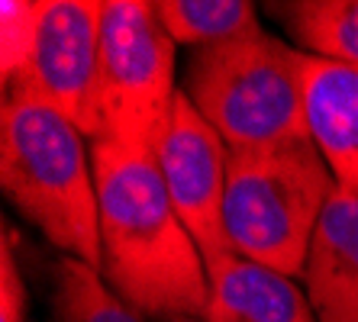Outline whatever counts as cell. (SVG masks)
<instances>
[{
    "instance_id": "1",
    "label": "cell",
    "mask_w": 358,
    "mask_h": 322,
    "mask_svg": "<svg viewBox=\"0 0 358 322\" xmlns=\"http://www.w3.org/2000/svg\"><path fill=\"white\" fill-rule=\"evenodd\" d=\"M103 281L145 319H203L207 261L178 216L152 152L91 142Z\"/></svg>"
},
{
    "instance_id": "2",
    "label": "cell",
    "mask_w": 358,
    "mask_h": 322,
    "mask_svg": "<svg viewBox=\"0 0 358 322\" xmlns=\"http://www.w3.org/2000/svg\"><path fill=\"white\" fill-rule=\"evenodd\" d=\"M87 136L36 94L10 87L0 110L3 193L62 255L103 268Z\"/></svg>"
},
{
    "instance_id": "3",
    "label": "cell",
    "mask_w": 358,
    "mask_h": 322,
    "mask_svg": "<svg viewBox=\"0 0 358 322\" xmlns=\"http://www.w3.org/2000/svg\"><path fill=\"white\" fill-rule=\"evenodd\" d=\"M307 55L265 33L194 49L184 87L229 152L268 149L307 136Z\"/></svg>"
},
{
    "instance_id": "4",
    "label": "cell",
    "mask_w": 358,
    "mask_h": 322,
    "mask_svg": "<svg viewBox=\"0 0 358 322\" xmlns=\"http://www.w3.org/2000/svg\"><path fill=\"white\" fill-rule=\"evenodd\" d=\"M339 187L310 136L233 152L223 226L236 255L300 277L326 203Z\"/></svg>"
},
{
    "instance_id": "5",
    "label": "cell",
    "mask_w": 358,
    "mask_h": 322,
    "mask_svg": "<svg viewBox=\"0 0 358 322\" xmlns=\"http://www.w3.org/2000/svg\"><path fill=\"white\" fill-rule=\"evenodd\" d=\"M175 42L155 3L103 0L100 10V139L159 149L175 110Z\"/></svg>"
},
{
    "instance_id": "6",
    "label": "cell",
    "mask_w": 358,
    "mask_h": 322,
    "mask_svg": "<svg viewBox=\"0 0 358 322\" xmlns=\"http://www.w3.org/2000/svg\"><path fill=\"white\" fill-rule=\"evenodd\" d=\"M100 10L103 0H45L33 65L13 84L68 116L91 142L100 139Z\"/></svg>"
},
{
    "instance_id": "7",
    "label": "cell",
    "mask_w": 358,
    "mask_h": 322,
    "mask_svg": "<svg viewBox=\"0 0 358 322\" xmlns=\"http://www.w3.org/2000/svg\"><path fill=\"white\" fill-rule=\"evenodd\" d=\"M229 155L233 152L220 139L217 129L200 116L187 94L178 91L171 119L155 149V161H159L168 197L197 242L203 261L233 251L223 226Z\"/></svg>"
},
{
    "instance_id": "8",
    "label": "cell",
    "mask_w": 358,
    "mask_h": 322,
    "mask_svg": "<svg viewBox=\"0 0 358 322\" xmlns=\"http://www.w3.org/2000/svg\"><path fill=\"white\" fill-rule=\"evenodd\" d=\"M300 277L320 322H358V193L333 190Z\"/></svg>"
},
{
    "instance_id": "9",
    "label": "cell",
    "mask_w": 358,
    "mask_h": 322,
    "mask_svg": "<svg viewBox=\"0 0 358 322\" xmlns=\"http://www.w3.org/2000/svg\"><path fill=\"white\" fill-rule=\"evenodd\" d=\"M210 303L203 322H320L307 290L291 274L236 251L207 261Z\"/></svg>"
},
{
    "instance_id": "10",
    "label": "cell",
    "mask_w": 358,
    "mask_h": 322,
    "mask_svg": "<svg viewBox=\"0 0 358 322\" xmlns=\"http://www.w3.org/2000/svg\"><path fill=\"white\" fill-rule=\"evenodd\" d=\"M307 136L336 184L358 193V68L307 55Z\"/></svg>"
},
{
    "instance_id": "11",
    "label": "cell",
    "mask_w": 358,
    "mask_h": 322,
    "mask_svg": "<svg viewBox=\"0 0 358 322\" xmlns=\"http://www.w3.org/2000/svg\"><path fill=\"white\" fill-rule=\"evenodd\" d=\"M268 10L303 55L358 68V0H281Z\"/></svg>"
},
{
    "instance_id": "12",
    "label": "cell",
    "mask_w": 358,
    "mask_h": 322,
    "mask_svg": "<svg viewBox=\"0 0 358 322\" xmlns=\"http://www.w3.org/2000/svg\"><path fill=\"white\" fill-rule=\"evenodd\" d=\"M155 13L171 42L191 45V52L262 29L249 0H155Z\"/></svg>"
},
{
    "instance_id": "13",
    "label": "cell",
    "mask_w": 358,
    "mask_h": 322,
    "mask_svg": "<svg viewBox=\"0 0 358 322\" xmlns=\"http://www.w3.org/2000/svg\"><path fill=\"white\" fill-rule=\"evenodd\" d=\"M52 322H145L97 268L62 255L52 287Z\"/></svg>"
},
{
    "instance_id": "14",
    "label": "cell",
    "mask_w": 358,
    "mask_h": 322,
    "mask_svg": "<svg viewBox=\"0 0 358 322\" xmlns=\"http://www.w3.org/2000/svg\"><path fill=\"white\" fill-rule=\"evenodd\" d=\"M45 0H3L0 3V75L3 87L23 81L36 55Z\"/></svg>"
},
{
    "instance_id": "15",
    "label": "cell",
    "mask_w": 358,
    "mask_h": 322,
    "mask_svg": "<svg viewBox=\"0 0 358 322\" xmlns=\"http://www.w3.org/2000/svg\"><path fill=\"white\" fill-rule=\"evenodd\" d=\"M0 322H26V284L13 255L10 223H3V242H0Z\"/></svg>"
},
{
    "instance_id": "16",
    "label": "cell",
    "mask_w": 358,
    "mask_h": 322,
    "mask_svg": "<svg viewBox=\"0 0 358 322\" xmlns=\"http://www.w3.org/2000/svg\"><path fill=\"white\" fill-rule=\"evenodd\" d=\"M171 322H203V319H171Z\"/></svg>"
}]
</instances>
